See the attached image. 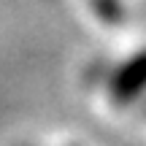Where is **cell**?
<instances>
[{"label": "cell", "mask_w": 146, "mask_h": 146, "mask_svg": "<svg viewBox=\"0 0 146 146\" xmlns=\"http://www.w3.org/2000/svg\"><path fill=\"white\" fill-rule=\"evenodd\" d=\"M143 87H146V52L138 54L135 60H130V62L119 70V76L114 78V84H111L114 98L122 100V103L130 100V98H135Z\"/></svg>", "instance_id": "obj_1"}, {"label": "cell", "mask_w": 146, "mask_h": 146, "mask_svg": "<svg viewBox=\"0 0 146 146\" xmlns=\"http://www.w3.org/2000/svg\"><path fill=\"white\" fill-rule=\"evenodd\" d=\"M95 3V11L103 16L106 22H119L122 19V8L116 0H92Z\"/></svg>", "instance_id": "obj_2"}]
</instances>
